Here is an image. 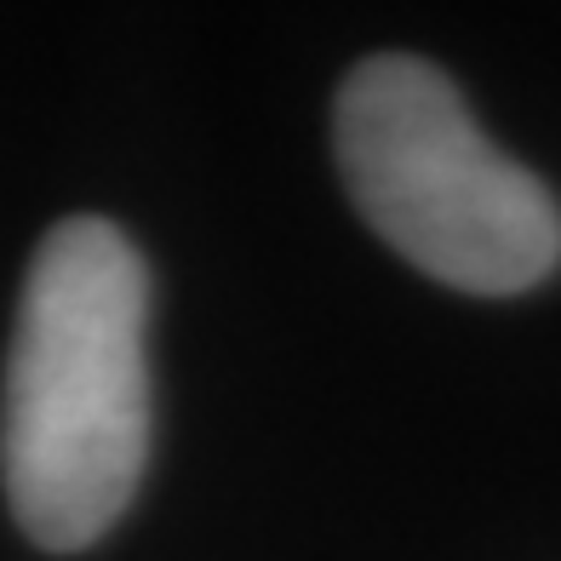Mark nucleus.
<instances>
[{"label": "nucleus", "instance_id": "2", "mask_svg": "<svg viewBox=\"0 0 561 561\" xmlns=\"http://www.w3.org/2000/svg\"><path fill=\"white\" fill-rule=\"evenodd\" d=\"M339 172L362 218L413 270L476 298H510L556 275L561 207L476 126L424 58H367L339 87Z\"/></svg>", "mask_w": 561, "mask_h": 561}, {"label": "nucleus", "instance_id": "1", "mask_svg": "<svg viewBox=\"0 0 561 561\" xmlns=\"http://www.w3.org/2000/svg\"><path fill=\"white\" fill-rule=\"evenodd\" d=\"M149 270L110 218L41 241L0 401V470L41 550H87L126 516L149 465Z\"/></svg>", "mask_w": 561, "mask_h": 561}]
</instances>
